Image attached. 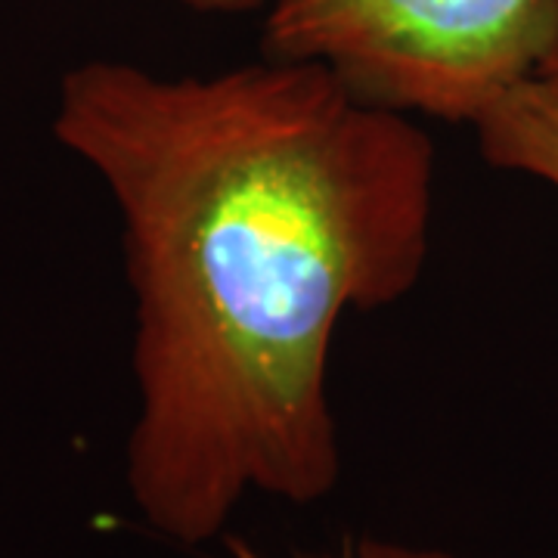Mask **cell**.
<instances>
[{
  "mask_svg": "<svg viewBox=\"0 0 558 558\" xmlns=\"http://www.w3.org/2000/svg\"><path fill=\"white\" fill-rule=\"evenodd\" d=\"M351 558H465L447 549H432V546H410V543H395V539H363Z\"/></svg>",
  "mask_w": 558,
  "mask_h": 558,
  "instance_id": "cell-4",
  "label": "cell"
},
{
  "mask_svg": "<svg viewBox=\"0 0 558 558\" xmlns=\"http://www.w3.org/2000/svg\"><path fill=\"white\" fill-rule=\"evenodd\" d=\"M53 137L109 190L134 292L124 481L161 537L202 546L252 494L311 506L341 478L339 323L407 299L435 146L311 60L65 72Z\"/></svg>",
  "mask_w": 558,
  "mask_h": 558,
  "instance_id": "cell-1",
  "label": "cell"
},
{
  "mask_svg": "<svg viewBox=\"0 0 558 558\" xmlns=\"http://www.w3.org/2000/svg\"><path fill=\"white\" fill-rule=\"evenodd\" d=\"M233 558H260L258 553H252L248 546H242V543H233ZM351 558V556H344Z\"/></svg>",
  "mask_w": 558,
  "mask_h": 558,
  "instance_id": "cell-7",
  "label": "cell"
},
{
  "mask_svg": "<svg viewBox=\"0 0 558 558\" xmlns=\"http://www.w3.org/2000/svg\"><path fill=\"white\" fill-rule=\"evenodd\" d=\"M481 156L494 168L519 171L558 193V81L527 78L490 102L478 121Z\"/></svg>",
  "mask_w": 558,
  "mask_h": 558,
  "instance_id": "cell-3",
  "label": "cell"
},
{
  "mask_svg": "<svg viewBox=\"0 0 558 558\" xmlns=\"http://www.w3.org/2000/svg\"><path fill=\"white\" fill-rule=\"evenodd\" d=\"M178 3L196 13H208V16H242V13L270 10L277 0H178Z\"/></svg>",
  "mask_w": 558,
  "mask_h": 558,
  "instance_id": "cell-5",
  "label": "cell"
},
{
  "mask_svg": "<svg viewBox=\"0 0 558 558\" xmlns=\"http://www.w3.org/2000/svg\"><path fill=\"white\" fill-rule=\"evenodd\" d=\"M558 38V0H277L264 57L332 69L363 100L475 124L534 78Z\"/></svg>",
  "mask_w": 558,
  "mask_h": 558,
  "instance_id": "cell-2",
  "label": "cell"
},
{
  "mask_svg": "<svg viewBox=\"0 0 558 558\" xmlns=\"http://www.w3.org/2000/svg\"><path fill=\"white\" fill-rule=\"evenodd\" d=\"M537 78L558 81V38H556V44H553V50H549V53H546V60L539 62Z\"/></svg>",
  "mask_w": 558,
  "mask_h": 558,
  "instance_id": "cell-6",
  "label": "cell"
}]
</instances>
